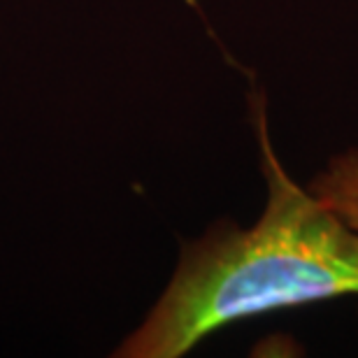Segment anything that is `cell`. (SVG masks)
<instances>
[{
  "label": "cell",
  "mask_w": 358,
  "mask_h": 358,
  "mask_svg": "<svg viewBox=\"0 0 358 358\" xmlns=\"http://www.w3.org/2000/svg\"><path fill=\"white\" fill-rule=\"evenodd\" d=\"M249 103L266 210L252 228L221 219L184 242L168 289L117 358H179L240 319L358 296V231L289 177L270 142L266 96L254 93Z\"/></svg>",
  "instance_id": "obj_1"
},
{
  "label": "cell",
  "mask_w": 358,
  "mask_h": 358,
  "mask_svg": "<svg viewBox=\"0 0 358 358\" xmlns=\"http://www.w3.org/2000/svg\"><path fill=\"white\" fill-rule=\"evenodd\" d=\"M307 191L358 231V149L333 156L328 166L312 177Z\"/></svg>",
  "instance_id": "obj_2"
}]
</instances>
